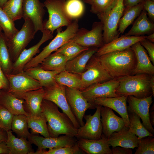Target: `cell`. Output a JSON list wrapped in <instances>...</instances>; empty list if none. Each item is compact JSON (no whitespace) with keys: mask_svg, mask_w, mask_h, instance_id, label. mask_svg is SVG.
Listing matches in <instances>:
<instances>
[{"mask_svg":"<svg viewBox=\"0 0 154 154\" xmlns=\"http://www.w3.org/2000/svg\"><path fill=\"white\" fill-rule=\"evenodd\" d=\"M44 3L39 0H23V17L32 22L36 33L44 29L43 19L45 13Z\"/></svg>","mask_w":154,"mask_h":154,"instance_id":"17","label":"cell"},{"mask_svg":"<svg viewBox=\"0 0 154 154\" xmlns=\"http://www.w3.org/2000/svg\"><path fill=\"white\" fill-rule=\"evenodd\" d=\"M152 0V1H154V0Z\"/></svg>","mask_w":154,"mask_h":154,"instance_id":"60","label":"cell"},{"mask_svg":"<svg viewBox=\"0 0 154 154\" xmlns=\"http://www.w3.org/2000/svg\"><path fill=\"white\" fill-rule=\"evenodd\" d=\"M117 0H93L90 11L96 14L98 19L106 16L113 7Z\"/></svg>","mask_w":154,"mask_h":154,"instance_id":"40","label":"cell"},{"mask_svg":"<svg viewBox=\"0 0 154 154\" xmlns=\"http://www.w3.org/2000/svg\"><path fill=\"white\" fill-rule=\"evenodd\" d=\"M65 8L67 14L72 20L82 16L85 10L84 4L81 0H67Z\"/></svg>","mask_w":154,"mask_h":154,"instance_id":"42","label":"cell"},{"mask_svg":"<svg viewBox=\"0 0 154 154\" xmlns=\"http://www.w3.org/2000/svg\"><path fill=\"white\" fill-rule=\"evenodd\" d=\"M104 68L113 78L133 75L137 65L135 54L131 47L109 52L98 57Z\"/></svg>","mask_w":154,"mask_h":154,"instance_id":"1","label":"cell"},{"mask_svg":"<svg viewBox=\"0 0 154 154\" xmlns=\"http://www.w3.org/2000/svg\"><path fill=\"white\" fill-rule=\"evenodd\" d=\"M27 139L31 144L37 146L38 150L71 146L76 144L77 141L75 137L66 135L44 137L32 133H30Z\"/></svg>","mask_w":154,"mask_h":154,"instance_id":"16","label":"cell"},{"mask_svg":"<svg viewBox=\"0 0 154 154\" xmlns=\"http://www.w3.org/2000/svg\"><path fill=\"white\" fill-rule=\"evenodd\" d=\"M154 137L148 136L139 139L135 154H154Z\"/></svg>","mask_w":154,"mask_h":154,"instance_id":"44","label":"cell"},{"mask_svg":"<svg viewBox=\"0 0 154 154\" xmlns=\"http://www.w3.org/2000/svg\"><path fill=\"white\" fill-rule=\"evenodd\" d=\"M102 106L96 105V110L93 115H85L86 122L78 129L75 137L77 139H85L92 140L100 139L102 134L100 111Z\"/></svg>","mask_w":154,"mask_h":154,"instance_id":"13","label":"cell"},{"mask_svg":"<svg viewBox=\"0 0 154 154\" xmlns=\"http://www.w3.org/2000/svg\"><path fill=\"white\" fill-rule=\"evenodd\" d=\"M133 50L137 59V65L133 75L139 74L154 75V66L151 62L145 49L139 42L131 47Z\"/></svg>","mask_w":154,"mask_h":154,"instance_id":"25","label":"cell"},{"mask_svg":"<svg viewBox=\"0 0 154 154\" xmlns=\"http://www.w3.org/2000/svg\"><path fill=\"white\" fill-rule=\"evenodd\" d=\"M89 48L82 46L70 40L55 51V52L65 56L70 60Z\"/></svg>","mask_w":154,"mask_h":154,"instance_id":"38","label":"cell"},{"mask_svg":"<svg viewBox=\"0 0 154 154\" xmlns=\"http://www.w3.org/2000/svg\"><path fill=\"white\" fill-rule=\"evenodd\" d=\"M149 86L151 88L152 95L154 96V75H151L149 81Z\"/></svg>","mask_w":154,"mask_h":154,"instance_id":"54","label":"cell"},{"mask_svg":"<svg viewBox=\"0 0 154 154\" xmlns=\"http://www.w3.org/2000/svg\"><path fill=\"white\" fill-rule=\"evenodd\" d=\"M27 74L37 80L43 88L52 85L56 83L55 76L60 71H48L38 66L27 68L23 70Z\"/></svg>","mask_w":154,"mask_h":154,"instance_id":"30","label":"cell"},{"mask_svg":"<svg viewBox=\"0 0 154 154\" xmlns=\"http://www.w3.org/2000/svg\"><path fill=\"white\" fill-rule=\"evenodd\" d=\"M2 89L8 90V88L3 82L0 80V90Z\"/></svg>","mask_w":154,"mask_h":154,"instance_id":"56","label":"cell"},{"mask_svg":"<svg viewBox=\"0 0 154 154\" xmlns=\"http://www.w3.org/2000/svg\"><path fill=\"white\" fill-rule=\"evenodd\" d=\"M44 88L45 90L44 100L54 103L68 117L76 128H79L80 126L67 102L65 94V86L56 82L52 85Z\"/></svg>","mask_w":154,"mask_h":154,"instance_id":"9","label":"cell"},{"mask_svg":"<svg viewBox=\"0 0 154 154\" xmlns=\"http://www.w3.org/2000/svg\"><path fill=\"white\" fill-rule=\"evenodd\" d=\"M143 0H124L123 4L125 7L135 5L142 2Z\"/></svg>","mask_w":154,"mask_h":154,"instance_id":"49","label":"cell"},{"mask_svg":"<svg viewBox=\"0 0 154 154\" xmlns=\"http://www.w3.org/2000/svg\"><path fill=\"white\" fill-rule=\"evenodd\" d=\"M45 90L43 87L27 92L20 98L24 100V109L29 115L38 116L42 114L41 106L44 100Z\"/></svg>","mask_w":154,"mask_h":154,"instance_id":"22","label":"cell"},{"mask_svg":"<svg viewBox=\"0 0 154 154\" xmlns=\"http://www.w3.org/2000/svg\"><path fill=\"white\" fill-rule=\"evenodd\" d=\"M14 22L0 7V27L4 31L6 40L12 38L19 31Z\"/></svg>","mask_w":154,"mask_h":154,"instance_id":"41","label":"cell"},{"mask_svg":"<svg viewBox=\"0 0 154 154\" xmlns=\"http://www.w3.org/2000/svg\"><path fill=\"white\" fill-rule=\"evenodd\" d=\"M149 118L150 123L152 125H154V105L151 108V111L149 112Z\"/></svg>","mask_w":154,"mask_h":154,"instance_id":"53","label":"cell"},{"mask_svg":"<svg viewBox=\"0 0 154 154\" xmlns=\"http://www.w3.org/2000/svg\"><path fill=\"white\" fill-rule=\"evenodd\" d=\"M127 96L98 97L95 99L94 104L96 105L107 107L115 110L123 119L125 126L129 127V122L127 104Z\"/></svg>","mask_w":154,"mask_h":154,"instance_id":"21","label":"cell"},{"mask_svg":"<svg viewBox=\"0 0 154 154\" xmlns=\"http://www.w3.org/2000/svg\"><path fill=\"white\" fill-rule=\"evenodd\" d=\"M143 1L135 5L125 7L123 15L118 24V31L120 34H123L126 28L140 14L143 9Z\"/></svg>","mask_w":154,"mask_h":154,"instance_id":"31","label":"cell"},{"mask_svg":"<svg viewBox=\"0 0 154 154\" xmlns=\"http://www.w3.org/2000/svg\"><path fill=\"white\" fill-rule=\"evenodd\" d=\"M112 154H132L133 151L131 148L119 146L112 147L111 149Z\"/></svg>","mask_w":154,"mask_h":154,"instance_id":"48","label":"cell"},{"mask_svg":"<svg viewBox=\"0 0 154 154\" xmlns=\"http://www.w3.org/2000/svg\"><path fill=\"white\" fill-rule=\"evenodd\" d=\"M154 31V23L149 19L147 12L143 9L134 22L131 29L124 35L143 36L153 33Z\"/></svg>","mask_w":154,"mask_h":154,"instance_id":"27","label":"cell"},{"mask_svg":"<svg viewBox=\"0 0 154 154\" xmlns=\"http://www.w3.org/2000/svg\"><path fill=\"white\" fill-rule=\"evenodd\" d=\"M7 138V131L4 129L0 128V142L6 141Z\"/></svg>","mask_w":154,"mask_h":154,"instance_id":"52","label":"cell"},{"mask_svg":"<svg viewBox=\"0 0 154 154\" xmlns=\"http://www.w3.org/2000/svg\"><path fill=\"white\" fill-rule=\"evenodd\" d=\"M78 22V19H75L64 31H62L61 28L57 29V34L54 38L43 48L39 54L33 57L25 65L23 70L37 66L52 52L56 51L72 38L79 29Z\"/></svg>","mask_w":154,"mask_h":154,"instance_id":"4","label":"cell"},{"mask_svg":"<svg viewBox=\"0 0 154 154\" xmlns=\"http://www.w3.org/2000/svg\"><path fill=\"white\" fill-rule=\"evenodd\" d=\"M0 80L3 82L8 90L9 86V82L7 77L2 71L0 66Z\"/></svg>","mask_w":154,"mask_h":154,"instance_id":"51","label":"cell"},{"mask_svg":"<svg viewBox=\"0 0 154 154\" xmlns=\"http://www.w3.org/2000/svg\"><path fill=\"white\" fill-rule=\"evenodd\" d=\"M151 75L139 74L118 78L119 84L116 93L119 96L131 95L139 98L153 95L149 86Z\"/></svg>","mask_w":154,"mask_h":154,"instance_id":"3","label":"cell"},{"mask_svg":"<svg viewBox=\"0 0 154 154\" xmlns=\"http://www.w3.org/2000/svg\"><path fill=\"white\" fill-rule=\"evenodd\" d=\"M68 60L65 56L54 52L46 57L37 66L45 70L62 71L65 70Z\"/></svg>","mask_w":154,"mask_h":154,"instance_id":"32","label":"cell"},{"mask_svg":"<svg viewBox=\"0 0 154 154\" xmlns=\"http://www.w3.org/2000/svg\"></svg>","mask_w":154,"mask_h":154,"instance_id":"61","label":"cell"},{"mask_svg":"<svg viewBox=\"0 0 154 154\" xmlns=\"http://www.w3.org/2000/svg\"><path fill=\"white\" fill-rule=\"evenodd\" d=\"M143 9L146 11L151 20L154 21V1L143 0Z\"/></svg>","mask_w":154,"mask_h":154,"instance_id":"47","label":"cell"},{"mask_svg":"<svg viewBox=\"0 0 154 154\" xmlns=\"http://www.w3.org/2000/svg\"><path fill=\"white\" fill-rule=\"evenodd\" d=\"M56 82L65 86L82 91L85 89L79 74L72 73L66 70L62 71L55 77Z\"/></svg>","mask_w":154,"mask_h":154,"instance_id":"33","label":"cell"},{"mask_svg":"<svg viewBox=\"0 0 154 154\" xmlns=\"http://www.w3.org/2000/svg\"><path fill=\"white\" fill-rule=\"evenodd\" d=\"M119 84V81L113 78L106 82L93 84L81 91L89 102L95 105L94 102L97 98L119 97L116 93V90Z\"/></svg>","mask_w":154,"mask_h":154,"instance_id":"14","label":"cell"},{"mask_svg":"<svg viewBox=\"0 0 154 154\" xmlns=\"http://www.w3.org/2000/svg\"><path fill=\"white\" fill-rule=\"evenodd\" d=\"M27 116L24 114L14 115L11 130L20 137L27 139L30 133L29 131Z\"/></svg>","mask_w":154,"mask_h":154,"instance_id":"37","label":"cell"},{"mask_svg":"<svg viewBox=\"0 0 154 154\" xmlns=\"http://www.w3.org/2000/svg\"><path fill=\"white\" fill-rule=\"evenodd\" d=\"M100 113L102 133L107 139L113 133L118 131L125 126L122 118L116 115L111 109L101 106Z\"/></svg>","mask_w":154,"mask_h":154,"instance_id":"19","label":"cell"},{"mask_svg":"<svg viewBox=\"0 0 154 154\" xmlns=\"http://www.w3.org/2000/svg\"><path fill=\"white\" fill-rule=\"evenodd\" d=\"M13 64L5 37L1 32L0 33V66L5 75L11 74Z\"/></svg>","mask_w":154,"mask_h":154,"instance_id":"35","label":"cell"},{"mask_svg":"<svg viewBox=\"0 0 154 154\" xmlns=\"http://www.w3.org/2000/svg\"><path fill=\"white\" fill-rule=\"evenodd\" d=\"M24 100L17 98L6 90H0V104L13 115L28 114L23 106Z\"/></svg>","mask_w":154,"mask_h":154,"instance_id":"28","label":"cell"},{"mask_svg":"<svg viewBox=\"0 0 154 154\" xmlns=\"http://www.w3.org/2000/svg\"><path fill=\"white\" fill-rule=\"evenodd\" d=\"M153 96L139 98L131 95L127 96L128 110L133 112L138 115L142 121V124L151 133L154 134V129L149 120V108L153 102Z\"/></svg>","mask_w":154,"mask_h":154,"instance_id":"15","label":"cell"},{"mask_svg":"<svg viewBox=\"0 0 154 154\" xmlns=\"http://www.w3.org/2000/svg\"><path fill=\"white\" fill-rule=\"evenodd\" d=\"M129 120V130L139 139L148 136L154 137L141 122L140 117L134 112L127 110Z\"/></svg>","mask_w":154,"mask_h":154,"instance_id":"36","label":"cell"},{"mask_svg":"<svg viewBox=\"0 0 154 154\" xmlns=\"http://www.w3.org/2000/svg\"><path fill=\"white\" fill-rule=\"evenodd\" d=\"M42 37L35 45L28 49H25L21 53L17 60L13 63L11 74H15L23 71L25 65L39 52L41 46L47 41L52 39L53 36L50 31L44 29L42 32Z\"/></svg>","mask_w":154,"mask_h":154,"instance_id":"18","label":"cell"},{"mask_svg":"<svg viewBox=\"0 0 154 154\" xmlns=\"http://www.w3.org/2000/svg\"><path fill=\"white\" fill-rule=\"evenodd\" d=\"M5 76L9 84L8 91L19 98L27 92L42 87L37 80L27 74L24 71L17 74H7Z\"/></svg>","mask_w":154,"mask_h":154,"instance_id":"10","label":"cell"},{"mask_svg":"<svg viewBox=\"0 0 154 154\" xmlns=\"http://www.w3.org/2000/svg\"><path fill=\"white\" fill-rule=\"evenodd\" d=\"M141 44L146 49L152 64H154V44L145 39L140 41Z\"/></svg>","mask_w":154,"mask_h":154,"instance_id":"46","label":"cell"},{"mask_svg":"<svg viewBox=\"0 0 154 154\" xmlns=\"http://www.w3.org/2000/svg\"><path fill=\"white\" fill-rule=\"evenodd\" d=\"M83 153L79 148L77 143L71 146L64 147L45 149L37 150L30 154H77Z\"/></svg>","mask_w":154,"mask_h":154,"instance_id":"43","label":"cell"},{"mask_svg":"<svg viewBox=\"0 0 154 154\" xmlns=\"http://www.w3.org/2000/svg\"><path fill=\"white\" fill-rule=\"evenodd\" d=\"M2 30L1 28L0 27V33L1 32V31Z\"/></svg>","mask_w":154,"mask_h":154,"instance_id":"59","label":"cell"},{"mask_svg":"<svg viewBox=\"0 0 154 154\" xmlns=\"http://www.w3.org/2000/svg\"><path fill=\"white\" fill-rule=\"evenodd\" d=\"M0 154H9L6 141L0 142Z\"/></svg>","mask_w":154,"mask_h":154,"instance_id":"50","label":"cell"},{"mask_svg":"<svg viewBox=\"0 0 154 154\" xmlns=\"http://www.w3.org/2000/svg\"><path fill=\"white\" fill-rule=\"evenodd\" d=\"M65 94L72 112L80 126L83 125L86 111L88 109H95L96 105L89 102L79 90L65 86Z\"/></svg>","mask_w":154,"mask_h":154,"instance_id":"11","label":"cell"},{"mask_svg":"<svg viewBox=\"0 0 154 154\" xmlns=\"http://www.w3.org/2000/svg\"><path fill=\"white\" fill-rule=\"evenodd\" d=\"M85 3L90 5L93 0H83Z\"/></svg>","mask_w":154,"mask_h":154,"instance_id":"58","label":"cell"},{"mask_svg":"<svg viewBox=\"0 0 154 154\" xmlns=\"http://www.w3.org/2000/svg\"><path fill=\"white\" fill-rule=\"evenodd\" d=\"M14 115L0 104V127L6 131L11 130Z\"/></svg>","mask_w":154,"mask_h":154,"instance_id":"45","label":"cell"},{"mask_svg":"<svg viewBox=\"0 0 154 154\" xmlns=\"http://www.w3.org/2000/svg\"><path fill=\"white\" fill-rule=\"evenodd\" d=\"M8 0H0V7L3 8L5 3Z\"/></svg>","mask_w":154,"mask_h":154,"instance_id":"57","label":"cell"},{"mask_svg":"<svg viewBox=\"0 0 154 154\" xmlns=\"http://www.w3.org/2000/svg\"><path fill=\"white\" fill-rule=\"evenodd\" d=\"M65 2V0H46L44 3L49 15L48 19L44 21V28L52 34L56 29L67 27L72 22L66 11Z\"/></svg>","mask_w":154,"mask_h":154,"instance_id":"5","label":"cell"},{"mask_svg":"<svg viewBox=\"0 0 154 154\" xmlns=\"http://www.w3.org/2000/svg\"><path fill=\"white\" fill-rule=\"evenodd\" d=\"M103 31L102 23L100 21L95 22L93 24L90 30L84 28L79 29L70 40L83 47L99 48L104 44Z\"/></svg>","mask_w":154,"mask_h":154,"instance_id":"8","label":"cell"},{"mask_svg":"<svg viewBox=\"0 0 154 154\" xmlns=\"http://www.w3.org/2000/svg\"><path fill=\"white\" fill-rule=\"evenodd\" d=\"M139 139L129 130V127L124 126L118 132L113 133L107 139L110 146H119L134 149L138 146Z\"/></svg>","mask_w":154,"mask_h":154,"instance_id":"23","label":"cell"},{"mask_svg":"<svg viewBox=\"0 0 154 154\" xmlns=\"http://www.w3.org/2000/svg\"><path fill=\"white\" fill-rule=\"evenodd\" d=\"M24 20V23L21 30L12 38L6 40L8 49L13 63L34 38L36 33L32 21L29 19Z\"/></svg>","mask_w":154,"mask_h":154,"instance_id":"6","label":"cell"},{"mask_svg":"<svg viewBox=\"0 0 154 154\" xmlns=\"http://www.w3.org/2000/svg\"><path fill=\"white\" fill-rule=\"evenodd\" d=\"M146 36H121L98 48L94 54L99 57L106 53L126 49L135 44L146 39Z\"/></svg>","mask_w":154,"mask_h":154,"instance_id":"20","label":"cell"},{"mask_svg":"<svg viewBox=\"0 0 154 154\" xmlns=\"http://www.w3.org/2000/svg\"><path fill=\"white\" fill-rule=\"evenodd\" d=\"M58 107L50 101L46 100L42 101L41 112L48 123L50 137H58L61 135L75 137L78 129L65 114L59 111Z\"/></svg>","mask_w":154,"mask_h":154,"instance_id":"2","label":"cell"},{"mask_svg":"<svg viewBox=\"0 0 154 154\" xmlns=\"http://www.w3.org/2000/svg\"><path fill=\"white\" fill-rule=\"evenodd\" d=\"M124 0H117L113 7L105 16L99 19L103 25V38L104 44L119 37L118 24L125 9Z\"/></svg>","mask_w":154,"mask_h":154,"instance_id":"7","label":"cell"},{"mask_svg":"<svg viewBox=\"0 0 154 154\" xmlns=\"http://www.w3.org/2000/svg\"><path fill=\"white\" fill-rule=\"evenodd\" d=\"M76 143L80 149L86 154H112L107 139L103 133L99 139H80Z\"/></svg>","mask_w":154,"mask_h":154,"instance_id":"24","label":"cell"},{"mask_svg":"<svg viewBox=\"0 0 154 154\" xmlns=\"http://www.w3.org/2000/svg\"><path fill=\"white\" fill-rule=\"evenodd\" d=\"M79 75L85 88L93 84L113 79L102 65L98 57L95 54L88 62L85 70Z\"/></svg>","mask_w":154,"mask_h":154,"instance_id":"12","label":"cell"},{"mask_svg":"<svg viewBox=\"0 0 154 154\" xmlns=\"http://www.w3.org/2000/svg\"><path fill=\"white\" fill-rule=\"evenodd\" d=\"M146 39L149 40L150 42L154 43V33L149 35L148 36H146Z\"/></svg>","mask_w":154,"mask_h":154,"instance_id":"55","label":"cell"},{"mask_svg":"<svg viewBox=\"0 0 154 154\" xmlns=\"http://www.w3.org/2000/svg\"><path fill=\"white\" fill-rule=\"evenodd\" d=\"M23 0H8L2 8L14 21L23 17Z\"/></svg>","mask_w":154,"mask_h":154,"instance_id":"39","label":"cell"},{"mask_svg":"<svg viewBox=\"0 0 154 154\" xmlns=\"http://www.w3.org/2000/svg\"><path fill=\"white\" fill-rule=\"evenodd\" d=\"M98 48L92 47L85 50L66 63L65 70L69 72L80 74L86 70L89 60L97 51Z\"/></svg>","mask_w":154,"mask_h":154,"instance_id":"26","label":"cell"},{"mask_svg":"<svg viewBox=\"0 0 154 154\" xmlns=\"http://www.w3.org/2000/svg\"><path fill=\"white\" fill-rule=\"evenodd\" d=\"M27 116L28 127L31 129V133L40 134L44 137H50L47 121L42 113L41 115L38 116L28 114Z\"/></svg>","mask_w":154,"mask_h":154,"instance_id":"34","label":"cell"},{"mask_svg":"<svg viewBox=\"0 0 154 154\" xmlns=\"http://www.w3.org/2000/svg\"><path fill=\"white\" fill-rule=\"evenodd\" d=\"M7 138L6 141L9 154H29L34 152L31 143L26 138L15 137L11 130L7 131Z\"/></svg>","mask_w":154,"mask_h":154,"instance_id":"29","label":"cell"}]
</instances>
